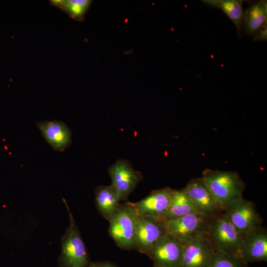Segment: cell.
I'll return each instance as SVG.
<instances>
[{
  "instance_id": "6da1fadb",
  "label": "cell",
  "mask_w": 267,
  "mask_h": 267,
  "mask_svg": "<svg viewBox=\"0 0 267 267\" xmlns=\"http://www.w3.org/2000/svg\"><path fill=\"white\" fill-rule=\"evenodd\" d=\"M202 178L223 211L232 201L243 197L245 184L236 172L206 169Z\"/></svg>"
},
{
  "instance_id": "7a4b0ae2",
  "label": "cell",
  "mask_w": 267,
  "mask_h": 267,
  "mask_svg": "<svg viewBox=\"0 0 267 267\" xmlns=\"http://www.w3.org/2000/svg\"><path fill=\"white\" fill-rule=\"evenodd\" d=\"M205 235L216 253L239 257L242 235L224 211L209 219Z\"/></svg>"
},
{
  "instance_id": "3957f363",
  "label": "cell",
  "mask_w": 267,
  "mask_h": 267,
  "mask_svg": "<svg viewBox=\"0 0 267 267\" xmlns=\"http://www.w3.org/2000/svg\"><path fill=\"white\" fill-rule=\"evenodd\" d=\"M69 224L62 236L58 267H89L91 261L80 230L66 201Z\"/></svg>"
},
{
  "instance_id": "277c9868",
  "label": "cell",
  "mask_w": 267,
  "mask_h": 267,
  "mask_svg": "<svg viewBox=\"0 0 267 267\" xmlns=\"http://www.w3.org/2000/svg\"><path fill=\"white\" fill-rule=\"evenodd\" d=\"M138 218L132 202H126L109 221V234L122 249H134Z\"/></svg>"
},
{
  "instance_id": "5b68a950",
  "label": "cell",
  "mask_w": 267,
  "mask_h": 267,
  "mask_svg": "<svg viewBox=\"0 0 267 267\" xmlns=\"http://www.w3.org/2000/svg\"><path fill=\"white\" fill-rule=\"evenodd\" d=\"M228 219L242 236L262 226V219L254 202L238 198L228 204L224 210Z\"/></svg>"
},
{
  "instance_id": "8992f818",
  "label": "cell",
  "mask_w": 267,
  "mask_h": 267,
  "mask_svg": "<svg viewBox=\"0 0 267 267\" xmlns=\"http://www.w3.org/2000/svg\"><path fill=\"white\" fill-rule=\"evenodd\" d=\"M210 218L201 214L190 213L163 222L167 233L183 244L205 235Z\"/></svg>"
},
{
  "instance_id": "52a82bcc",
  "label": "cell",
  "mask_w": 267,
  "mask_h": 267,
  "mask_svg": "<svg viewBox=\"0 0 267 267\" xmlns=\"http://www.w3.org/2000/svg\"><path fill=\"white\" fill-rule=\"evenodd\" d=\"M108 171L111 179V185L118 193L121 201L127 200L143 179L142 173L135 170L126 159L117 160L109 167Z\"/></svg>"
},
{
  "instance_id": "ba28073f",
  "label": "cell",
  "mask_w": 267,
  "mask_h": 267,
  "mask_svg": "<svg viewBox=\"0 0 267 267\" xmlns=\"http://www.w3.org/2000/svg\"><path fill=\"white\" fill-rule=\"evenodd\" d=\"M182 189L198 214L212 218L224 211L215 200L202 177L191 179Z\"/></svg>"
},
{
  "instance_id": "9c48e42d",
  "label": "cell",
  "mask_w": 267,
  "mask_h": 267,
  "mask_svg": "<svg viewBox=\"0 0 267 267\" xmlns=\"http://www.w3.org/2000/svg\"><path fill=\"white\" fill-rule=\"evenodd\" d=\"M154 267H182L183 245L167 234L160 239L147 255Z\"/></svg>"
},
{
  "instance_id": "30bf717a",
  "label": "cell",
  "mask_w": 267,
  "mask_h": 267,
  "mask_svg": "<svg viewBox=\"0 0 267 267\" xmlns=\"http://www.w3.org/2000/svg\"><path fill=\"white\" fill-rule=\"evenodd\" d=\"M167 234L162 221L138 216L134 250L147 255L154 245Z\"/></svg>"
},
{
  "instance_id": "8fae6325",
  "label": "cell",
  "mask_w": 267,
  "mask_h": 267,
  "mask_svg": "<svg viewBox=\"0 0 267 267\" xmlns=\"http://www.w3.org/2000/svg\"><path fill=\"white\" fill-rule=\"evenodd\" d=\"M239 257L247 264L267 261V231L262 226L242 236Z\"/></svg>"
},
{
  "instance_id": "7c38bea8",
  "label": "cell",
  "mask_w": 267,
  "mask_h": 267,
  "mask_svg": "<svg viewBox=\"0 0 267 267\" xmlns=\"http://www.w3.org/2000/svg\"><path fill=\"white\" fill-rule=\"evenodd\" d=\"M182 245V267H209L216 253L205 235L198 236Z\"/></svg>"
},
{
  "instance_id": "4fadbf2b",
  "label": "cell",
  "mask_w": 267,
  "mask_h": 267,
  "mask_svg": "<svg viewBox=\"0 0 267 267\" xmlns=\"http://www.w3.org/2000/svg\"><path fill=\"white\" fill-rule=\"evenodd\" d=\"M173 191L170 187L154 190L144 199L132 204L138 216L161 221L168 209Z\"/></svg>"
},
{
  "instance_id": "5bb4252c",
  "label": "cell",
  "mask_w": 267,
  "mask_h": 267,
  "mask_svg": "<svg viewBox=\"0 0 267 267\" xmlns=\"http://www.w3.org/2000/svg\"><path fill=\"white\" fill-rule=\"evenodd\" d=\"M45 140L55 151H63L72 143V132L64 122L42 121L37 123Z\"/></svg>"
},
{
  "instance_id": "9a60e30c",
  "label": "cell",
  "mask_w": 267,
  "mask_h": 267,
  "mask_svg": "<svg viewBox=\"0 0 267 267\" xmlns=\"http://www.w3.org/2000/svg\"><path fill=\"white\" fill-rule=\"evenodd\" d=\"M120 197L110 185H100L95 190V203L100 215L108 222L116 214L121 204Z\"/></svg>"
},
{
  "instance_id": "2e32d148",
  "label": "cell",
  "mask_w": 267,
  "mask_h": 267,
  "mask_svg": "<svg viewBox=\"0 0 267 267\" xmlns=\"http://www.w3.org/2000/svg\"><path fill=\"white\" fill-rule=\"evenodd\" d=\"M267 2L260 1L250 5L246 10L242 27L244 33L250 36H255L267 27Z\"/></svg>"
},
{
  "instance_id": "e0dca14e",
  "label": "cell",
  "mask_w": 267,
  "mask_h": 267,
  "mask_svg": "<svg viewBox=\"0 0 267 267\" xmlns=\"http://www.w3.org/2000/svg\"><path fill=\"white\" fill-rule=\"evenodd\" d=\"M190 213H197L189 198L182 189H174L168 209L161 221L175 219Z\"/></svg>"
},
{
  "instance_id": "ac0fdd59",
  "label": "cell",
  "mask_w": 267,
  "mask_h": 267,
  "mask_svg": "<svg viewBox=\"0 0 267 267\" xmlns=\"http://www.w3.org/2000/svg\"><path fill=\"white\" fill-rule=\"evenodd\" d=\"M206 3L220 7L240 32L243 24L244 13L242 2L237 0H209Z\"/></svg>"
},
{
  "instance_id": "d6986e66",
  "label": "cell",
  "mask_w": 267,
  "mask_h": 267,
  "mask_svg": "<svg viewBox=\"0 0 267 267\" xmlns=\"http://www.w3.org/2000/svg\"><path fill=\"white\" fill-rule=\"evenodd\" d=\"M53 6L57 7L67 13L71 18L83 21L92 2L90 0H51Z\"/></svg>"
},
{
  "instance_id": "ffe728a7",
  "label": "cell",
  "mask_w": 267,
  "mask_h": 267,
  "mask_svg": "<svg viewBox=\"0 0 267 267\" xmlns=\"http://www.w3.org/2000/svg\"><path fill=\"white\" fill-rule=\"evenodd\" d=\"M241 258L216 253L209 267H248Z\"/></svg>"
},
{
  "instance_id": "44dd1931",
  "label": "cell",
  "mask_w": 267,
  "mask_h": 267,
  "mask_svg": "<svg viewBox=\"0 0 267 267\" xmlns=\"http://www.w3.org/2000/svg\"><path fill=\"white\" fill-rule=\"evenodd\" d=\"M89 267H118L114 263L109 261L91 262Z\"/></svg>"
},
{
  "instance_id": "7402d4cb",
  "label": "cell",
  "mask_w": 267,
  "mask_h": 267,
  "mask_svg": "<svg viewBox=\"0 0 267 267\" xmlns=\"http://www.w3.org/2000/svg\"><path fill=\"white\" fill-rule=\"evenodd\" d=\"M267 27L262 29L255 36H254V41H262L267 40Z\"/></svg>"
},
{
  "instance_id": "603a6c76",
  "label": "cell",
  "mask_w": 267,
  "mask_h": 267,
  "mask_svg": "<svg viewBox=\"0 0 267 267\" xmlns=\"http://www.w3.org/2000/svg\"></svg>"
}]
</instances>
